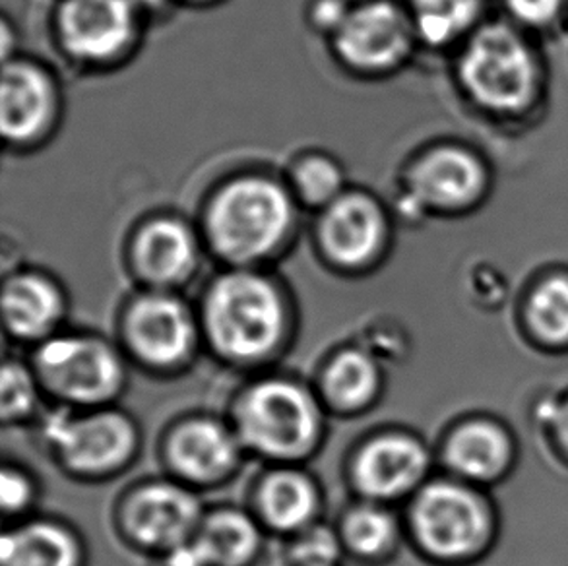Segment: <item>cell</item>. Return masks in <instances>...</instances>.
Segmentation results:
<instances>
[{
	"label": "cell",
	"mask_w": 568,
	"mask_h": 566,
	"mask_svg": "<svg viewBox=\"0 0 568 566\" xmlns=\"http://www.w3.org/2000/svg\"><path fill=\"white\" fill-rule=\"evenodd\" d=\"M62 88L43 62L20 57L4 62L0 85V131L7 150L33 152L45 145L62 121Z\"/></svg>",
	"instance_id": "8992f818"
},
{
	"label": "cell",
	"mask_w": 568,
	"mask_h": 566,
	"mask_svg": "<svg viewBox=\"0 0 568 566\" xmlns=\"http://www.w3.org/2000/svg\"><path fill=\"white\" fill-rule=\"evenodd\" d=\"M146 20L134 0H59L53 33L69 61L82 69L109 70L139 51Z\"/></svg>",
	"instance_id": "277c9868"
},
{
	"label": "cell",
	"mask_w": 568,
	"mask_h": 566,
	"mask_svg": "<svg viewBox=\"0 0 568 566\" xmlns=\"http://www.w3.org/2000/svg\"><path fill=\"white\" fill-rule=\"evenodd\" d=\"M469 95L495 111H516L530 100L536 70L528 47L505 26H489L469 41L460 62Z\"/></svg>",
	"instance_id": "52a82bcc"
},
{
	"label": "cell",
	"mask_w": 568,
	"mask_h": 566,
	"mask_svg": "<svg viewBox=\"0 0 568 566\" xmlns=\"http://www.w3.org/2000/svg\"><path fill=\"white\" fill-rule=\"evenodd\" d=\"M414 23L396 0H359L328 39L332 54L352 77L373 80L396 72L414 51Z\"/></svg>",
	"instance_id": "5b68a950"
},
{
	"label": "cell",
	"mask_w": 568,
	"mask_h": 566,
	"mask_svg": "<svg viewBox=\"0 0 568 566\" xmlns=\"http://www.w3.org/2000/svg\"><path fill=\"white\" fill-rule=\"evenodd\" d=\"M0 560L2 566H77V542L54 524L36 522L2 537Z\"/></svg>",
	"instance_id": "44dd1931"
},
{
	"label": "cell",
	"mask_w": 568,
	"mask_h": 566,
	"mask_svg": "<svg viewBox=\"0 0 568 566\" xmlns=\"http://www.w3.org/2000/svg\"><path fill=\"white\" fill-rule=\"evenodd\" d=\"M2 508L10 513V511H22L23 506L30 503L31 485L26 475L18 474V472H10L4 469L2 474Z\"/></svg>",
	"instance_id": "1f68e13d"
},
{
	"label": "cell",
	"mask_w": 568,
	"mask_h": 566,
	"mask_svg": "<svg viewBox=\"0 0 568 566\" xmlns=\"http://www.w3.org/2000/svg\"><path fill=\"white\" fill-rule=\"evenodd\" d=\"M406 8L417 41L440 47L456 41L476 22L479 0H409Z\"/></svg>",
	"instance_id": "d4e9b609"
},
{
	"label": "cell",
	"mask_w": 568,
	"mask_h": 566,
	"mask_svg": "<svg viewBox=\"0 0 568 566\" xmlns=\"http://www.w3.org/2000/svg\"><path fill=\"white\" fill-rule=\"evenodd\" d=\"M484 183V169L471 153L440 145L407 165L399 181L398 212L417 218L460 210L481 194Z\"/></svg>",
	"instance_id": "30bf717a"
},
{
	"label": "cell",
	"mask_w": 568,
	"mask_h": 566,
	"mask_svg": "<svg viewBox=\"0 0 568 566\" xmlns=\"http://www.w3.org/2000/svg\"><path fill=\"white\" fill-rule=\"evenodd\" d=\"M207 566H239L253 557L258 532L245 514H214L194 539Z\"/></svg>",
	"instance_id": "7402d4cb"
},
{
	"label": "cell",
	"mask_w": 568,
	"mask_h": 566,
	"mask_svg": "<svg viewBox=\"0 0 568 566\" xmlns=\"http://www.w3.org/2000/svg\"><path fill=\"white\" fill-rule=\"evenodd\" d=\"M39 375L51 391L74 402H100L123 383L115 353L93 337L49 340L38 353Z\"/></svg>",
	"instance_id": "7c38bea8"
},
{
	"label": "cell",
	"mask_w": 568,
	"mask_h": 566,
	"mask_svg": "<svg viewBox=\"0 0 568 566\" xmlns=\"http://www.w3.org/2000/svg\"><path fill=\"white\" fill-rule=\"evenodd\" d=\"M175 2L191 4V7H212V4H217V2H222V0H175Z\"/></svg>",
	"instance_id": "8d00e7d4"
},
{
	"label": "cell",
	"mask_w": 568,
	"mask_h": 566,
	"mask_svg": "<svg viewBox=\"0 0 568 566\" xmlns=\"http://www.w3.org/2000/svg\"><path fill=\"white\" fill-rule=\"evenodd\" d=\"M47 436L64 462L80 472H105L123 464L136 443L131 422L113 412L78 420L57 415L47 425Z\"/></svg>",
	"instance_id": "4fadbf2b"
},
{
	"label": "cell",
	"mask_w": 568,
	"mask_h": 566,
	"mask_svg": "<svg viewBox=\"0 0 568 566\" xmlns=\"http://www.w3.org/2000/svg\"><path fill=\"white\" fill-rule=\"evenodd\" d=\"M561 2L562 0H508V7L518 20L531 26H544L554 20Z\"/></svg>",
	"instance_id": "4dcf8cb0"
},
{
	"label": "cell",
	"mask_w": 568,
	"mask_h": 566,
	"mask_svg": "<svg viewBox=\"0 0 568 566\" xmlns=\"http://www.w3.org/2000/svg\"><path fill=\"white\" fill-rule=\"evenodd\" d=\"M430 469L433 456L419 438L386 435L363 448L355 483L369 497L394 498L417 487Z\"/></svg>",
	"instance_id": "9a60e30c"
},
{
	"label": "cell",
	"mask_w": 568,
	"mask_h": 566,
	"mask_svg": "<svg viewBox=\"0 0 568 566\" xmlns=\"http://www.w3.org/2000/svg\"><path fill=\"white\" fill-rule=\"evenodd\" d=\"M346 539L349 547L365 557H377L396 539V522L377 506H365L347 516Z\"/></svg>",
	"instance_id": "4316f807"
},
{
	"label": "cell",
	"mask_w": 568,
	"mask_h": 566,
	"mask_svg": "<svg viewBox=\"0 0 568 566\" xmlns=\"http://www.w3.org/2000/svg\"><path fill=\"white\" fill-rule=\"evenodd\" d=\"M315 505L313 483L297 472H276L262 485V513L276 528H300L313 516Z\"/></svg>",
	"instance_id": "cb8c5ba5"
},
{
	"label": "cell",
	"mask_w": 568,
	"mask_h": 566,
	"mask_svg": "<svg viewBox=\"0 0 568 566\" xmlns=\"http://www.w3.org/2000/svg\"><path fill=\"white\" fill-rule=\"evenodd\" d=\"M390 214L377 194L347 189L331 206L316 214L315 243L334 269L357 272L371 269L390 243Z\"/></svg>",
	"instance_id": "ba28073f"
},
{
	"label": "cell",
	"mask_w": 568,
	"mask_h": 566,
	"mask_svg": "<svg viewBox=\"0 0 568 566\" xmlns=\"http://www.w3.org/2000/svg\"><path fill=\"white\" fill-rule=\"evenodd\" d=\"M126 334L144 360L155 365H171L189 352L194 322L181 299L155 290L132 303L126 314Z\"/></svg>",
	"instance_id": "5bb4252c"
},
{
	"label": "cell",
	"mask_w": 568,
	"mask_h": 566,
	"mask_svg": "<svg viewBox=\"0 0 568 566\" xmlns=\"http://www.w3.org/2000/svg\"><path fill=\"white\" fill-rule=\"evenodd\" d=\"M2 313L16 336H45L64 313L61 287L41 272H14L4 282Z\"/></svg>",
	"instance_id": "ac0fdd59"
},
{
	"label": "cell",
	"mask_w": 568,
	"mask_h": 566,
	"mask_svg": "<svg viewBox=\"0 0 568 566\" xmlns=\"http://www.w3.org/2000/svg\"><path fill=\"white\" fill-rule=\"evenodd\" d=\"M199 520V498L175 485L140 491L126 513V524L140 542L165 549L186 544Z\"/></svg>",
	"instance_id": "e0dca14e"
},
{
	"label": "cell",
	"mask_w": 568,
	"mask_h": 566,
	"mask_svg": "<svg viewBox=\"0 0 568 566\" xmlns=\"http://www.w3.org/2000/svg\"><path fill=\"white\" fill-rule=\"evenodd\" d=\"M284 181L301 210L315 214L331 206L334 200H338L349 189L342 161L321 150L300 153L290 163Z\"/></svg>",
	"instance_id": "ffe728a7"
},
{
	"label": "cell",
	"mask_w": 568,
	"mask_h": 566,
	"mask_svg": "<svg viewBox=\"0 0 568 566\" xmlns=\"http://www.w3.org/2000/svg\"><path fill=\"white\" fill-rule=\"evenodd\" d=\"M513 458L515 446L505 428L489 420H471L446 438L443 469L476 489L507 474Z\"/></svg>",
	"instance_id": "2e32d148"
},
{
	"label": "cell",
	"mask_w": 568,
	"mask_h": 566,
	"mask_svg": "<svg viewBox=\"0 0 568 566\" xmlns=\"http://www.w3.org/2000/svg\"><path fill=\"white\" fill-rule=\"evenodd\" d=\"M526 326L539 344L568 347V274H551L526 299Z\"/></svg>",
	"instance_id": "603a6c76"
},
{
	"label": "cell",
	"mask_w": 568,
	"mask_h": 566,
	"mask_svg": "<svg viewBox=\"0 0 568 566\" xmlns=\"http://www.w3.org/2000/svg\"><path fill=\"white\" fill-rule=\"evenodd\" d=\"M204 246L199 225L181 215L154 214L132 231L129 261L140 280L165 291L196 274Z\"/></svg>",
	"instance_id": "8fae6325"
},
{
	"label": "cell",
	"mask_w": 568,
	"mask_h": 566,
	"mask_svg": "<svg viewBox=\"0 0 568 566\" xmlns=\"http://www.w3.org/2000/svg\"><path fill=\"white\" fill-rule=\"evenodd\" d=\"M554 435L561 451L568 456V398L562 402L555 417Z\"/></svg>",
	"instance_id": "836d02e7"
},
{
	"label": "cell",
	"mask_w": 568,
	"mask_h": 566,
	"mask_svg": "<svg viewBox=\"0 0 568 566\" xmlns=\"http://www.w3.org/2000/svg\"><path fill=\"white\" fill-rule=\"evenodd\" d=\"M412 529L423 552L440 563H464L485 552L493 514L479 491L453 477H435L412 506Z\"/></svg>",
	"instance_id": "3957f363"
},
{
	"label": "cell",
	"mask_w": 568,
	"mask_h": 566,
	"mask_svg": "<svg viewBox=\"0 0 568 566\" xmlns=\"http://www.w3.org/2000/svg\"><path fill=\"white\" fill-rule=\"evenodd\" d=\"M204 319L220 352L235 360H254L280 342L284 299L276 283L258 270L231 269L210 285Z\"/></svg>",
	"instance_id": "7a4b0ae2"
},
{
	"label": "cell",
	"mask_w": 568,
	"mask_h": 566,
	"mask_svg": "<svg viewBox=\"0 0 568 566\" xmlns=\"http://www.w3.org/2000/svg\"><path fill=\"white\" fill-rule=\"evenodd\" d=\"M352 7V0H308L305 10L308 28L328 41L344 23Z\"/></svg>",
	"instance_id": "f546056e"
},
{
	"label": "cell",
	"mask_w": 568,
	"mask_h": 566,
	"mask_svg": "<svg viewBox=\"0 0 568 566\" xmlns=\"http://www.w3.org/2000/svg\"><path fill=\"white\" fill-rule=\"evenodd\" d=\"M2 61L7 62L14 59L16 54L12 53V47H16V31L14 26L10 23L7 16L2 18Z\"/></svg>",
	"instance_id": "e575fe53"
},
{
	"label": "cell",
	"mask_w": 568,
	"mask_h": 566,
	"mask_svg": "<svg viewBox=\"0 0 568 566\" xmlns=\"http://www.w3.org/2000/svg\"><path fill=\"white\" fill-rule=\"evenodd\" d=\"M300 212L284 179L245 171L215 184L199 228L207 251L220 261L231 269H256L292 243Z\"/></svg>",
	"instance_id": "6da1fadb"
},
{
	"label": "cell",
	"mask_w": 568,
	"mask_h": 566,
	"mask_svg": "<svg viewBox=\"0 0 568 566\" xmlns=\"http://www.w3.org/2000/svg\"><path fill=\"white\" fill-rule=\"evenodd\" d=\"M171 2H175V0H134V4L146 14V18L155 12H162L163 8L170 7Z\"/></svg>",
	"instance_id": "d590c367"
},
{
	"label": "cell",
	"mask_w": 568,
	"mask_h": 566,
	"mask_svg": "<svg viewBox=\"0 0 568 566\" xmlns=\"http://www.w3.org/2000/svg\"><path fill=\"white\" fill-rule=\"evenodd\" d=\"M2 417H20L33 407L36 402V386L30 373L18 365L7 363L2 368Z\"/></svg>",
	"instance_id": "83f0119b"
},
{
	"label": "cell",
	"mask_w": 568,
	"mask_h": 566,
	"mask_svg": "<svg viewBox=\"0 0 568 566\" xmlns=\"http://www.w3.org/2000/svg\"><path fill=\"white\" fill-rule=\"evenodd\" d=\"M324 386L328 396L339 406H362L377 392V365L367 353L357 350L339 353L326 371Z\"/></svg>",
	"instance_id": "484cf974"
},
{
	"label": "cell",
	"mask_w": 568,
	"mask_h": 566,
	"mask_svg": "<svg viewBox=\"0 0 568 566\" xmlns=\"http://www.w3.org/2000/svg\"><path fill=\"white\" fill-rule=\"evenodd\" d=\"M316 407L300 386L270 381L254 386L239 407V433L251 448L293 458L315 441Z\"/></svg>",
	"instance_id": "9c48e42d"
},
{
	"label": "cell",
	"mask_w": 568,
	"mask_h": 566,
	"mask_svg": "<svg viewBox=\"0 0 568 566\" xmlns=\"http://www.w3.org/2000/svg\"><path fill=\"white\" fill-rule=\"evenodd\" d=\"M173 466L196 482H212L237 462V443L214 422H192L179 428L170 444Z\"/></svg>",
	"instance_id": "d6986e66"
},
{
	"label": "cell",
	"mask_w": 568,
	"mask_h": 566,
	"mask_svg": "<svg viewBox=\"0 0 568 566\" xmlns=\"http://www.w3.org/2000/svg\"><path fill=\"white\" fill-rule=\"evenodd\" d=\"M293 559L300 566H334L339 559L338 537L323 526L308 529L293 547Z\"/></svg>",
	"instance_id": "f1b7e54d"
},
{
	"label": "cell",
	"mask_w": 568,
	"mask_h": 566,
	"mask_svg": "<svg viewBox=\"0 0 568 566\" xmlns=\"http://www.w3.org/2000/svg\"><path fill=\"white\" fill-rule=\"evenodd\" d=\"M171 566H207L196 544H183L171 549Z\"/></svg>",
	"instance_id": "d6a6232c"
}]
</instances>
